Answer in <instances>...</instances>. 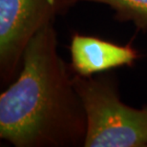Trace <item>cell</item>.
Here are the masks:
<instances>
[{
	"mask_svg": "<svg viewBox=\"0 0 147 147\" xmlns=\"http://www.w3.org/2000/svg\"><path fill=\"white\" fill-rule=\"evenodd\" d=\"M55 22L26 47L16 79L0 96V138L16 147L83 146L86 113L57 49Z\"/></svg>",
	"mask_w": 147,
	"mask_h": 147,
	"instance_id": "obj_1",
	"label": "cell"
},
{
	"mask_svg": "<svg viewBox=\"0 0 147 147\" xmlns=\"http://www.w3.org/2000/svg\"><path fill=\"white\" fill-rule=\"evenodd\" d=\"M87 119L85 147H146L147 104L130 107L120 99L110 76L73 75Z\"/></svg>",
	"mask_w": 147,
	"mask_h": 147,
	"instance_id": "obj_2",
	"label": "cell"
},
{
	"mask_svg": "<svg viewBox=\"0 0 147 147\" xmlns=\"http://www.w3.org/2000/svg\"><path fill=\"white\" fill-rule=\"evenodd\" d=\"M78 0H0V76L7 83L21 68L28 43Z\"/></svg>",
	"mask_w": 147,
	"mask_h": 147,
	"instance_id": "obj_3",
	"label": "cell"
},
{
	"mask_svg": "<svg viewBox=\"0 0 147 147\" xmlns=\"http://www.w3.org/2000/svg\"><path fill=\"white\" fill-rule=\"evenodd\" d=\"M70 55L72 71L81 76H92L121 66L131 67L140 57L131 44L119 45L78 33L71 36Z\"/></svg>",
	"mask_w": 147,
	"mask_h": 147,
	"instance_id": "obj_4",
	"label": "cell"
},
{
	"mask_svg": "<svg viewBox=\"0 0 147 147\" xmlns=\"http://www.w3.org/2000/svg\"><path fill=\"white\" fill-rule=\"evenodd\" d=\"M108 5L120 22H132L140 31H147V0H82Z\"/></svg>",
	"mask_w": 147,
	"mask_h": 147,
	"instance_id": "obj_5",
	"label": "cell"
}]
</instances>
